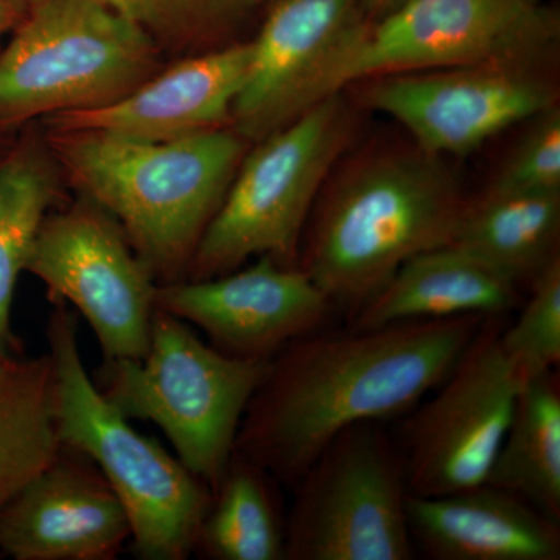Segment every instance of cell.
Returning a JSON list of instances; mask_svg holds the SVG:
<instances>
[{"mask_svg": "<svg viewBox=\"0 0 560 560\" xmlns=\"http://www.w3.org/2000/svg\"><path fill=\"white\" fill-rule=\"evenodd\" d=\"M51 140L73 186L119 224L158 283L186 279L249 143L232 127L165 142L95 131Z\"/></svg>", "mask_w": 560, "mask_h": 560, "instance_id": "obj_3", "label": "cell"}, {"mask_svg": "<svg viewBox=\"0 0 560 560\" xmlns=\"http://www.w3.org/2000/svg\"><path fill=\"white\" fill-rule=\"evenodd\" d=\"M58 197L57 168L38 143L22 142L0 158V353L16 352L10 326L14 291Z\"/></svg>", "mask_w": 560, "mask_h": 560, "instance_id": "obj_22", "label": "cell"}, {"mask_svg": "<svg viewBox=\"0 0 560 560\" xmlns=\"http://www.w3.org/2000/svg\"><path fill=\"white\" fill-rule=\"evenodd\" d=\"M412 541L436 560H559L558 518L482 482L434 497H408Z\"/></svg>", "mask_w": 560, "mask_h": 560, "instance_id": "obj_17", "label": "cell"}, {"mask_svg": "<svg viewBox=\"0 0 560 560\" xmlns=\"http://www.w3.org/2000/svg\"><path fill=\"white\" fill-rule=\"evenodd\" d=\"M32 3L33 0H0V38L21 24Z\"/></svg>", "mask_w": 560, "mask_h": 560, "instance_id": "obj_27", "label": "cell"}, {"mask_svg": "<svg viewBox=\"0 0 560 560\" xmlns=\"http://www.w3.org/2000/svg\"><path fill=\"white\" fill-rule=\"evenodd\" d=\"M25 271L43 280L51 304L81 313L105 361L147 355L158 282L105 210L84 200L49 213Z\"/></svg>", "mask_w": 560, "mask_h": 560, "instance_id": "obj_11", "label": "cell"}, {"mask_svg": "<svg viewBox=\"0 0 560 560\" xmlns=\"http://www.w3.org/2000/svg\"><path fill=\"white\" fill-rule=\"evenodd\" d=\"M486 485L560 518V389L555 371L523 383Z\"/></svg>", "mask_w": 560, "mask_h": 560, "instance_id": "obj_21", "label": "cell"}, {"mask_svg": "<svg viewBox=\"0 0 560 560\" xmlns=\"http://www.w3.org/2000/svg\"><path fill=\"white\" fill-rule=\"evenodd\" d=\"M485 316L405 320L345 334L318 330L270 360L235 452L293 488L341 431L411 411L436 388Z\"/></svg>", "mask_w": 560, "mask_h": 560, "instance_id": "obj_1", "label": "cell"}, {"mask_svg": "<svg viewBox=\"0 0 560 560\" xmlns=\"http://www.w3.org/2000/svg\"><path fill=\"white\" fill-rule=\"evenodd\" d=\"M501 348L525 382L558 370L560 363V256L529 283L517 320L501 329Z\"/></svg>", "mask_w": 560, "mask_h": 560, "instance_id": "obj_25", "label": "cell"}, {"mask_svg": "<svg viewBox=\"0 0 560 560\" xmlns=\"http://www.w3.org/2000/svg\"><path fill=\"white\" fill-rule=\"evenodd\" d=\"M154 308L200 327L213 348L246 360H271L334 311L307 272L271 256L217 278L158 283Z\"/></svg>", "mask_w": 560, "mask_h": 560, "instance_id": "obj_13", "label": "cell"}, {"mask_svg": "<svg viewBox=\"0 0 560 560\" xmlns=\"http://www.w3.org/2000/svg\"><path fill=\"white\" fill-rule=\"evenodd\" d=\"M346 165L313 209L298 267L352 316L405 261L448 245L469 200L444 158L412 140Z\"/></svg>", "mask_w": 560, "mask_h": 560, "instance_id": "obj_2", "label": "cell"}, {"mask_svg": "<svg viewBox=\"0 0 560 560\" xmlns=\"http://www.w3.org/2000/svg\"><path fill=\"white\" fill-rule=\"evenodd\" d=\"M490 194H560V108L551 106L529 128L490 180Z\"/></svg>", "mask_w": 560, "mask_h": 560, "instance_id": "obj_26", "label": "cell"}, {"mask_svg": "<svg viewBox=\"0 0 560 560\" xmlns=\"http://www.w3.org/2000/svg\"><path fill=\"white\" fill-rule=\"evenodd\" d=\"M62 451L50 353H0V510Z\"/></svg>", "mask_w": 560, "mask_h": 560, "instance_id": "obj_20", "label": "cell"}, {"mask_svg": "<svg viewBox=\"0 0 560 560\" xmlns=\"http://www.w3.org/2000/svg\"><path fill=\"white\" fill-rule=\"evenodd\" d=\"M268 366L270 360L220 352L183 319L154 308L147 355L105 361L94 383L124 418L160 427L180 463L213 492Z\"/></svg>", "mask_w": 560, "mask_h": 560, "instance_id": "obj_6", "label": "cell"}, {"mask_svg": "<svg viewBox=\"0 0 560 560\" xmlns=\"http://www.w3.org/2000/svg\"><path fill=\"white\" fill-rule=\"evenodd\" d=\"M552 65L493 61L360 81L363 108L399 121L436 156H467L488 140L559 105Z\"/></svg>", "mask_w": 560, "mask_h": 560, "instance_id": "obj_12", "label": "cell"}, {"mask_svg": "<svg viewBox=\"0 0 560 560\" xmlns=\"http://www.w3.org/2000/svg\"><path fill=\"white\" fill-rule=\"evenodd\" d=\"M355 132V108L337 92L256 142L202 234L186 279L226 275L250 257L298 265L320 191Z\"/></svg>", "mask_w": 560, "mask_h": 560, "instance_id": "obj_5", "label": "cell"}, {"mask_svg": "<svg viewBox=\"0 0 560 560\" xmlns=\"http://www.w3.org/2000/svg\"><path fill=\"white\" fill-rule=\"evenodd\" d=\"M135 22L162 54H201L234 43L257 0H102Z\"/></svg>", "mask_w": 560, "mask_h": 560, "instance_id": "obj_24", "label": "cell"}, {"mask_svg": "<svg viewBox=\"0 0 560 560\" xmlns=\"http://www.w3.org/2000/svg\"><path fill=\"white\" fill-rule=\"evenodd\" d=\"M407 0H361V9L368 21H377L389 14L390 11L399 9Z\"/></svg>", "mask_w": 560, "mask_h": 560, "instance_id": "obj_28", "label": "cell"}, {"mask_svg": "<svg viewBox=\"0 0 560 560\" xmlns=\"http://www.w3.org/2000/svg\"><path fill=\"white\" fill-rule=\"evenodd\" d=\"M560 194H490L467 201L448 245L521 289L559 257Z\"/></svg>", "mask_w": 560, "mask_h": 560, "instance_id": "obj_19", "label": "cell"}, {"mask_svg": "<svg viewBox=\"0 0 560 560\" xmlns=\"http://www.w3.org/2000/svg\"><path fill=\"white\" fill-rule=\"evenodd\" d=\"M521 289L451 245L405 261L355 315L352 329L405 320L503 316L518 304Z\"/></svg>", "mask_w": 560, "mask_h": 560, "instance_id": "obj_18", "label": "cell"}, {"mask_svg": "<svg viewBox=\"0 0 560 560\" xmlns=\"http://www.w3.org/2000/svg\"><path fill=\"white\" fill-rule=\"evenodd\" d=\"M253 62V43L235 40L189 55L130 94L98 108L50 116L55 131H95L165 142L231 127L232 108Z\"/></svg>", "mask_w": 560, "mask_h": 560, "instance_id": "obj_16", "label": "cell"}, {"mask_svg": "<svg viewBox=\"0 0 560 560\" xmlns=\"http://www.w3.org/2000/svg\"><path fill=\"white\" fill-rule=\"evenodd\" d=\"M54 305L47 341L62 447L90 458L116 492L130 521L136 558H190L212 490L178 456L132 429L102 396L81 357L75 315L65 304Z\"/></svg>", "mask_w": 560, "mask_h": 560, "instance_id": "obj_4", "label": "cell"}, {"mask_svg": "<svg viewBox=\"0 0 560 560\" xmlns=\"http://www.w3.org/2000/svg\"><path fill=\"white\" fill-rule=\"evenodd\" d=\"M366 20L361 0H276L250 39L253 62L231 127L259 142L311 108L324 70Z\"/></svg>", "mask_w": 560, "mask_h": 560, "instance_id": "obj_14", "label": "cell"}, {"mask_svg": "<svg viewBox=\"0 0 560 560\" xmlns=\"http://www.w3.org/2000/svg\"><path fill=\"white\" fill-rule=\"evenodd\" d=\"M501 316L486 318L430 399L404 425L411 495L434 497L486 481L525 378L501 348Z\"/></svg>", "mask_w": 560, "mask_h": 560, "instance_id": "obj_10", "label": "cell"}, {"mask_svg": "<svg viewBox=\"0 0 560 560\" xmlns=\"http://www.w3.org/2000/svg\"><path fill=\"white\" fill-rule=\"evenodd\" d=\"M560 18L550 0H407L364 21L324 70L313 105L360 81L518 61L551 65Z\"/></svg>", "mask_w": 560, "mask_h": 560, "instance_id": "obj_8", "label": "cell"}, {"mask_svg": "<svg viewBox=\"0 0 560 560\" xmlns=\"http://www.w3.org/2000/svg\"><path fill=\"white\" fill-rule=\"evenodd\" d=\"M161 54L102 0H33L0 54V130L119 101L158 73Z\"/></svg>", "mask_w": 560, "mask_h": 560, "instance_id": "obj_7", "label": "cell"}, {"mask_svg": "<svg viewBox=\"0 0 560 560\" xmlns=\"http://www.w3.org/2000/svg\"><path fill=\"white\" fill-rule=\"evenodd\" d=\"M293 488L285 560L415 558L404 460L381 422L341 431Z\"/></svg>", "mask_w": 560, "mask_h": 560, "instance_id": "obj_9", "label": "cell"}, {"mask_svg": "<svg viewBox=\"0 0 560 560\" xmlns=\"http://www.w3.org/2000/svg\"><path fill=\"white\" fill-rule=\"evenodd\" d=\"M270 480L234 453L212 492L195 552L215 560H285V521Z\"/></svg>", "mask_w": 560, "mask_h": 560, "instance_id": "obj_23", "label": "cell"}, {"mask_svg": "<svg viewBox=\"0 0 560 560\" xmlns=\"http://www.w3.org/2000/svg\"><path fill=\"white\" fill-rule=\"evenodd\" d=\"M257 2H259V0H257Z\"/></svg>", "mask_w": 560, "mask_h": 560, "instance_id": "obj_29", "label": "cell"}, {"mask_svg": "<svg viewBox=\"0 0 560 560\" xmlns=\"http://www.w3.org/2000/svg\"><path fill=\"white\" fill-rule=\"evenodd\" d=\"M130 540L116 492L69 448L0 510V551L16 560H114Z\"/></svg>", "mask_w": 560, "mask_h": 560, "instance_id": "obj_15", "label": "cell"}]
</instances>
